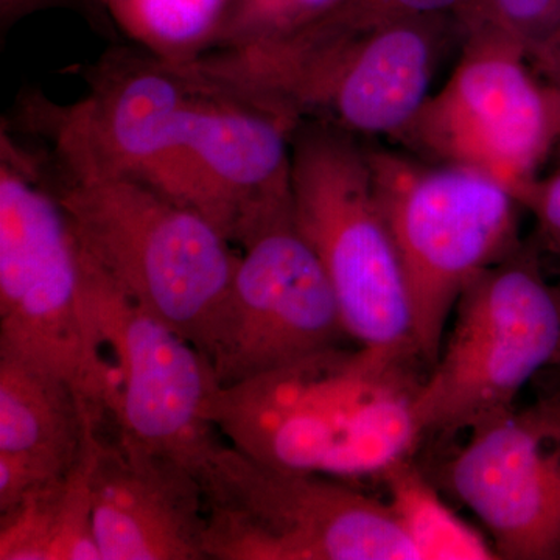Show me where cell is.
I'll return each instance as SVG.
<instances>
[{"label":"cell","instance_id":"obj_1","mask_svg":"<svg viewBox=\"0 0 560 560\" xmlns=\"http://www.w3.org/2000/svg\"><path fill=\"white\" fill-rule=\"evenodd\" d=\"M86 81L72 105L32 95L28 125L49 145L198 210L237 245L293 209V114L136 46L106 51Z\"/></svg>","mask_w":560,"mask_h":560},{"label":"cell","instance_id":"obj_2","mask_svg":"<svg viewBox=\"0 0 560 560\" xmlns=\"http://www.w3.org/2000/svg\"><path fill=\"white\" fill-rule=\"evenodd\" d=\"M411 350L337 345L210 396L221 438L279 469L382 478L425 440ZM429 370V368H427Z\"/></svg>","mask_w":560,"mask_h":560},{"label":"cell","instance_id":"obj_3","mask_svg":"<svg viewBox=\"0 0 560 560\" xmlns=\"http://www.w3.org/2000/svg\"><path fill=\"white\" fill-rule=\"evenodd\" d=\"M455 38V18L359 5L296 38L215 51L200 66L300 120L323 121L360 139L394 140L430 97Z\"/></svg>","mask_w":560,"mask_h":560},{"label":"cell","instance_id":"obj_4","mask_svg":"<svg viewBox=\"0 0 560 560\" xmlns=\"http://www.w3.org/2000/svg\"><path fill=\"white\" fill-rule=\"evenodd\" d=\"M44 162L86 256L209 360L237 267L234 243L198 210L72 151L50 147Z\"/></svg>","mask_w":560,"mask_h":560},{"label":"cell","instance_id":"obj_5","mask_svg":"<svg viewBox=\"0 0 560 560\" xmlns=\"http://www.w3.org/2000/svg\"><path fill=\"white\" fill-rule=\"evenodd\" d=\"M0 352L58 375L106 416L109 360L83 294L81 246L43 158L0 136Z\"/></svg>","mask_w":560,"mask_h":560},{"label":"cell","instance_id":"obj_6","mask_svg":"<svg viewBox=\"0 0 560 560\" xmlns=\"http://www.w3.org/2000/svg\"><path fill=\"white\" fill-rule=\"evenodd\" d=\"M366 147L407 278L416 346L430 370L463 291L522 245L523 206L506 184L475 168Z\"/></svg>","mask_w":560,"mask_h":560},{"label":"cell","instance_id":"obj_7","mask_svg":"<svg viewBox=\"0 0 560 560\" xmlns=\"http://www.w3.org/2000/svg\"><path fill=\"white\" fill-rule=\"evenodd\" d=\"M291 200L294 223L327 272L350 340L419 353L407 278L366 143L323 121L302 120L291 149Z\"/></svg>","mask_w":560,"mask_h":560},{"label":"cell","instance_id":"obj_8","mask_svg":"<svg viewBox=\"0 0 560 560\" xmlns=\"http://www.w3.org/2000/svg\"><path fill=\"white\" fill-rule=\"evenodd\" d=\"M198 477L208 559L420 560L388 503L330 477L268 466L223 441Z\"/></svg>","mask_w":560,"mask_h":560},{"label":"cell","instance_id":"obj_9","mask_svg":"<svg viewBox=\"0 0 560 560\" xmlns=\"http://www.w3.org/2000/svg\"><path fill=\"white\" fill-rule=\"evenodd\" d=\"M539 246L521 245L460 294L448 337L419 393L425 436L471 431L514 410L525 386L560 361V289Z\"/></svg>","mask_w":560,"mask_h":560},{"label":"cell","instance_id":"obj_10","mask_svg":"<svg viewBox=\"0 0 560 560\" xmlns=\"http://www.w3.org/2000/svg\"><path fill=\"white\" fill-rule=\"evenodd\" d=\"M459 40L451 77L394 142L422 160L486 173L518 197L558 149L555 92L514 39L470 28Z\"/></svg>","mask_w":560,"mask_h":560},{"label":"cell","instance_id":"obj_11","mask_svg":"<svg viewBox=\"0 0 560 560\" xmlns=\"http://www.w3.org/2000/svg\"><path fill=\"white\" fill-rule=\"evenodd\" d=\"M81 264L86 311L114 357L108 416L117 440L171 456L198 474L221 442L208 416L210 396L219 388L212 364L132 302L83 248Z\"/></svg>","mask_w":560,"mask_h":560},{"label":"cell","instance_id":"obj_12","mask_svg":"<svg viewBox=\"0 0 560 560\" xmlns=\"http://www.w3.org/2000/svg\"><path fill=\"white\" fill-rule=\"evenodd\" d=\"M209 361L232 386L350 340L335 291L293 212L241 243Z\"/></svg>","mask_w":560,"mask_h":560},{"label":"cell","instance_id":"obj_13","mask_svg":"<svg viewBox=\"0 0 560 560\" xmlns=\"http://www.w3.org/2000/svg\"><path fill=\"white\" fill-rule=\"evenodd\" d=\"M441 480L500 559L560 560V388L471 430Z\"/></svg>","mask_w":560,"mask_h":560},{"label":"cell","instance_id":"obj_14","mask_svg":"<svg viewBox=\"0 0 560 560\" xmlns=\"http://www.w3.org/2000/svg\"><path fill=\"white\" fill-rule=\"evenodd\" d=\"M92 522L102 560H202L206 508L187 464L98 438Z\"/></svg>","mask_w":560,"mask_h":560},{"label":"cell","instance_id":"obj_15","mask_svg":"<svg viewBox=\"0 0 560 560\" xmlns=\"http://www.w3.org/2000/svg\"><path fill=\"white\" fill-rule=\"evenodd\" d=\"M102 420L65 378L0 352V514L68 474Z\"/></svg>","mask_w":560,"mask_h":560},{"label":"cell","instance_id":"obj_16","mask_svg":"<svg viewBox=\"0 0 560 560\" xmlns=\"http://www.w3.org/2000/svg\"><path fill=\"white\" fill-rule=\"evenodd\" d=\"M98 430L92 427L68 474L0 514V560H102L91 485Z\"/></svg>","mask_w":560,"mask_h":560},{"label":"cell","instance_id":"obj_17","mask_svg":"<svg viewBox=\"0 0 560 560\" xmlns=\"http://www.w3.org/2000/svg\"><path fill=\"white\" fill-rule=\"evenodd\" d=\"M237 0H102L121 35L158 60L195 65L219 49Z\"/></svg>","mask_w":560,"mask_h":560},{"label":"cell","instance_id":"obj_18","mask_svg":"<svg viewBox=\"0 0 560 560\" xmlns=\"http://www.w3.org/2000/svg\"><path fill=\"white\" fill-rule=\"evenodd\" d=\"M390 511L420 560H499L492 541L441 499L429 478L408 459L382 477Z\"/></svg>","mask_w":560,"mask_h":560},{"label":"cell","instance_id":"obj_19","mask_svg":"<svg viewBox=\"0 0 560 560\" xmlns=\"http://www.w3.org/2000/svg\"><path fill=\"white\" fill-rule=\"evenodd\" d=\"M363 0H237L219 50L271 46L348 13Z\"/></svg>","mask_w":560,"mask_h":560},{"label":"cell","instance_id":"obj_20","mask_svg":"<svg viewBox=\"0 0 560 560\" xmlns=\"http://www.w3.org/2000/svg\"><path fill=\"white\" fill-rule=\"evenodd\" d=\"M455 20L460 32H499L529 54L560 24V0H470Z\"/></svg>","mask_w":560,"mask_h":560},{"label":"cell","instance_id":"obj_21","mask_svg":"<svg viewBox=\"0 0 560 560\" xmlns=\"http://www.w3.org/2000/svg\"><path fill=\"white\" fill-rule=\"evenodd\" d=\"M523 209L536 219L537 246L560 265V165L548 175H537L518 191Z\"/></svg>","mask_w":560,"mask_h":560},{"label":"cell","instance_id":"obj_22","mask_svg":"<svg viewBox=\"0 0 560 560\" xmlns=\"http://www.w3.org/2000/svg\"><path fill=\"white\" fill-rule=\"evenodd\" d=\"M49 10L73 11L91 25L92 31L105 38L114 39L117 36V28L102 0H0V38L5 39L11 28L25 18Z\"/></svg>","mask_w":560,"mask_h":560},{"label":"cell","instance_id":"obj_23","mask_svg":"<svg viewBox=\"0 0 560 560\" xmlns=\"http://www.w3.org/2000/svg\"><path fill=\"white\" fill-rule=\"evenodd\" d=\"M470 0H363V5L389 14L455 18Z\"/></svg>","mask_w":560,"mask_h":560},{"label":"cell","instance_id":"obj_24","mask_svg":"<svg viewBox=\"0 0 560 560\" xmlns=\"http://www.w3.org/2000/svg\"><path fill=\"white\" fill-rule=\"evenodd\" d=\"M551 370H555L556 372H558V374H559V381H560V361H559V363H558V364H556V366H555V368H551ZM559 388H560V383H559Z\"/></svg>","mask_w":560,"mask_h":560}]
</instances>
